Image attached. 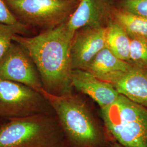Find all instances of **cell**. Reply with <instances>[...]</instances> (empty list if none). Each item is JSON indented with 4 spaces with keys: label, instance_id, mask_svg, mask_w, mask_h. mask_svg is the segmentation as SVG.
<instances>
[{
    "label": "cell",
    "instance_id": "1",
    "mask_svg": "<svg viewBox=\"0 0 147 147\" xmlns=\"http://www.w3.org/2000/svg\"><path fill=\"white\" fill-rule=\"evenodd\" d=\"M65 22L34 37L17 34L13 38V41L24 47L31 57L43 89L55 95L70 94L73 87L70 50L74 35L68 30Z\"/></svg>",
    "mask_w": 147,
    "mask_h": 147
},
{
    "label": "cell",
    "instance_id": "13",
    "mask_svg": "<svg viewBox=\"0 0 147 147\" xmlns=\"http://www.w3.org/2000/svg\"><path fill=\"white\" fill-rule=\"evenodd\" d=\"M106 28V47L118 58L130 63V38L127 33L112 19Z\"/></svg>",
    "mask_w": 147,
    "mask_h": 147
},
{
    "label": "cell",
    "instance_id": "3",
    "mask_svg": "<svg viewBox=\"0 0 147 147\" xmlns=\"http://www.w3.org/2000/svg\"><path fill=\"white\" fill-rule=\"evenodd\" d=\"M40 93L55 111L63 131L74 143L92 147L100 141L99 131L84 103L71 93L63 95Z\"/></svg>",
    "mask_w": 147,
    "mask_h": 147
},
{
    "label": "cell",
    "instance_id": "2",
    "mask_svg": "<svg viewBox=\"0 0 147 147\" xmlns=\"http://www.w3.org/2000/svg\"><path fill=\"white\" fill-rule=\"evenodd\" d=\"M108 131L124 147H147V107L119 94L101 109Z\"/></svg>",
    "mask_w": 147,
    "mask_h": 147
},
{
    "label": "cell",
    "instance_id": "11",
    "mask_svg": "<svg viewBox=\"0 0 147 147\" xmlns=\"http://www.w3.org/2000/svg\"><path fill=\"white\" fill-rule=\"evenodd\" d=\"M109 84L119 94L147 107V67L131 64L126 71Z\"/></svg>",
    "mask_w": 147,
    "mask_h": 147
},
{
    "label": "cell",
    "instance_id": "12",
    "mask_svg": "<svg viewBox=\"0 0 147 147\" xmlns=\"http://www.w3.org/2000/svg\"><path fill=\"white\" fill-rule=\"evenodd\" d=\"M131 65V63L118 58L106 47L95 56L84 70L110 83L126 71Z\"/></svg>",
    "mask_w": 147,
    "mask_h": 147
},
{
    "label": "cell",
    "instance_id": "5",
    "mask_svg": "<svg viewBox=\"0 0 147 147\" xmlns=\"http://www.w3.org/2000/svg\"><path fill=\"white\" fill-rule=\"evenodd\" d=\"M14 14L27 24L51 29L65 23L80 0H5Z\"/></svg>",
    "mask_w": 147,
    "mask_h": 147
},
{
    "label": "cell",
    "instance_id": "15",
    "mask_svg": "<svg viewBox=\"0 0 147 147\" xmlns=\"http://www.w3.org/2000/svg\"><path fill=\"white\" fill-rule=\"evenodd\" d=\"M26 25L22 23L11 25L0 22V60L3 57L13 41V38L18 34L25 33Z\"/></svg>",
    "mask_w": 147,
    "mask_h": 147
},
{
    "label": "cell",
    "instance_id": "6",
    "mask_svg": "<svg viewBox=\"0 0 147 147\" xmlns=\"http://www.w3.org/2000/svg\"><path fill=\"white\" fill-rule=\"evenodd\" d=\"M45 96L26 85L0 79V117L7 120L47 115Z\"/></svg>",
    "mask_w": 147,
    "mask_h": 147
},
{
    "label": "cell",
    "instance_id": "7",
    "mask_svg": "<svg viewBox=\"0 0 147 147\" xmlns=\"http://www.w3.org/2000/svg\"><path fill=\"white\" fill-rule=\"evenodd\" d=\"M0 79L26 85L39 92L43 89L34 63L18 43L12 42L0 60Z\"/></svg>",
    "mask_w": 147,
    "mask_h": 147
},
{
    "label": "cell",
    "instance_id": "9",
    "mask_svg": "<svg viewBox=\"0 0 147 147\" xmlns=\"http://www.w3.org/2000/svg\"><path fill=\"white\" fill-rule=\"evenodd\" d=\"M113 0H80L73 13L65 22L74 35L79 29L87 26H106L111 19Z\"/></svg>",
    "mask_w": 147,
    "mask_h": 147
},
{
    "label": "cell",
    "instance_id": "8",
    "mask_svg": "<svg viewBox=\"0 0 147 147\" xmlns=\"http://www.w3.org/2000/svg\"><path fill=\"white\" fill-rule=\"evenodd\" d=\"M106 26H87L74 34L71 45L73 69L84 70L95 56L106 47Z\"/></svg>",
    "mask_w": 147,
    "mask_h": 147
},
{
    "label": "cell",
    "instance_id": "14",
    "mask_svg": "<svg viewBox=\"0 0 147 147\" xmlns=\"http://www.w3.org/2000/svg\"><path fill=\"white\" fill-rule=\"evenodd\" d=\"M111 19L119 25L130 37L147 40V18L121 10L113 4Z\"/></svg>",
    "mask_w": 147,
    "mask_h": 147
},
{
    "label": "cell",
    "instance_id": "4",
    "mask_svg": "<svg viewBox=\"0 0 147 147\" xmlns=\"http://www.w3.org/2000/svg\"><path fill=\"white\" fill-rule=\"evenodd\" d=\"M60 138L47 115L9 120L0 126V147H56Z\"/></svg>",
    "mask_w": 147,
    "mask_h": 147
},
{
    "label": "cell",
    "instance_id": "18",
    "mask_svg": "<svg viewBox=\"0 0 147 147\" xmlns=\"http://www.w3.org/2000/svg\"><path fill=\"white\" fill-rule=\"evenodd\" d=\"M0 22L11 25L22 24L20 21L18 20L4 0H0Z\"/></svg>",
    "mask_w": 147,
    "mask_h": 147
},
{
    "label": "cell",
    "instance_id": "16",
    "mask_svg": "<svg viewBox=\"0 0 147 147\" xmlns=\"http://www.w3.org/2000/svg\"><path fill=\"white\" fill-rule=\"evenodd\" d=\"M130 63L147 67V40L140 37H130Z\"/></svg>",
    "mask_w": 147,
    "mask_h": 147
},
{
    "label": "cell",
    "instance_id": "17",
    "mask_svg": "<svg viewBox=\"0 0 147 147\" xmlns=\"http://www.w3.org/2000/svg\"><path fill=\"white\" fill-rule=\"evenodd\" d=\"M113 4L121 10L147 18V0H113Z\"/></svg>",
    "mask_w": 147,
    "mask_h": 147
},
{
    "label": "cell",
    "instance_id": "10",
    "mask_svg": "<svg viewBox=\"0 0 147 147\" xmlns=\"http://www.w3.org/2000/svg\"><path fill=\"white\" fill-rule=\"evenodd\" d=\"M72 86L88 95L101 109L113 103L119 94L112 84L96 78L82 69H73L71 73Z\"/></svg>",
    "mask_w": 147,
    "mask_h": 147
}]
</instances>
